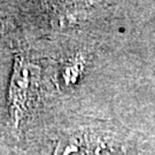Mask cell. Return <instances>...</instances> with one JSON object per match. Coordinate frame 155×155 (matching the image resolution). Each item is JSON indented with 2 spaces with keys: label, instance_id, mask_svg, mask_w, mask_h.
I'll return each instance as SVG.
<instances>
[{
  "label": "cell",
  "instance_id": "obj_1",
  "mask_svg": "<svg viewBox=\"0 0 155 155\" xmlns=\"http://www.w3.org/2000/svg\"><path fill=\"white\" fill-rule=\"evenodd\" d=\"M35 78V68L23 55L14 60L8 87V110L14 127H20L29 111Z\"/></svg>",
  "mask_w": 155,
  "mask_h": 155
},
{
  "label": "cell",
  "instance_id": "obj_2",
  "mask_svg": "<svg viewBox=\"0 0 155 155\" xmlns=\"http://www.w3.org/2000/svg\"><path fill=\"white\" fill-rule=\"evenodd\" d=\"M87 66L86 56L81 53L67 59V61L60 68L59 71V83L63 89H74L82 81L85 69Z\"/></svg>",
  "mask_w": 155,
  "mask_h": 155
},
{
  "label": "cell",
  "instance_id": "obj_3",
  "mask_svg": "<svg viewBox=\"0 0 155 155\" xmlns=\"http://www.w3.org/2000/svg\"><path fill=\"white\" fill-rule=\"evenodd\" d=\"M92 146L85 134H70L62 138L54 150V155H91Z\"/></svg>",
  "mask_w": 155,
  "mask_h": 155
},
{
  "label": "cell",
  "instance_id": "obj_4",
  "mask_svg": "<svg viewBox=\"0 0 155 155\" xmlns=\"http://www.w3.org/2000/svg\"><path fill=\"white\" fill-rule=\"evenodd\" d=\"M5 30H6L5 22L2 20H0V37H2V35L5 33Z\"/></svg>",
  "mask_w": 155,
  "mask_h": 155
}]
</instances>
